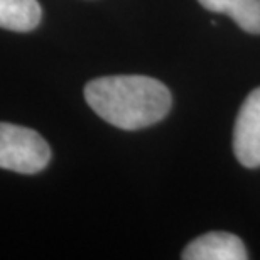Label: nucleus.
I'll list each match as a JSON object with an SVG mask.
<instances>
[{
  "label": "nucleus",
  "mask_w": 260,
  "mask_h": 260,
  "mask_svg": "<svg viewBox=\"0 0 260 260\" xmlns=\"http://www.w3.org/2000/svg\"><path fill=\"white\" fill-rule=\"evenodd\" d=\"M184 260H245L248 258L243 242L233 233L210 232L198 237L183 252Z\"/></svg>",
  "instance_id": "nucleus-4"
},
{
  "label": "nucleus",
  "mask_w": 260,
  "mask_h": 260,
  "mask_svg": "<svg viewBox=\"0 0 260 260\" xmlns=\"http://www.w3.org/2000/svg\"><path fill=\"white\" fill-rule=\"evenodd\" d=\"M43 17L38 0H0V27L29 32L36 29Z\"/></svg>",
  "instance_id": "nucleus-5"
},
{
  "label": "nucleus",
  "mask_w": 260,
  "mask_h": 260,
  "mask_svg": "<svg viewBox=\"0 0 260 260\" xmlns=\"http://www.w3.org/2000/svg\"><path fill=\"white\" fill-rule=\"evenodd\" d=\"M49 145L36 130L0 122V168L36 174L49 164Z\"/></svg>",
  "instance_id": "nucleus-2"
},
{
  "label": "nucleus",
  "mask_w": 260,
  "mask_h": 260,
  "mask_svg": "<svg viewBox=\"0 0 260 260\" xmlns=\"http://www.w3.org/2000/svg\"><path fill=\"white\" fill-rule=\"evenodd\" d=\"M233 152L245 168H260V88L245 98L233 128Z\"/></svg>",
  "instance_id": "nucleus-3"
},
{
  "label": "nucleus",
  "mask_w": 260,
  "mask_h": 260,
  "mask_svg": "<svg viewBox=\"0 0 260 260\" xmlns=\"http://www.w3.org/2000/svg\"><path fill=\"white\" fill-rule=\"evenodd\" d=\"M206 10L226 14L250 34H260V0H198Z\"/></svg>",
  "instance_id": "nucleus-6"
},
{
  "label": "nucleus",
  "mask_w": 260,
  "mask_h": 260,
  "mask_svg": "<svg viewBox=\"0 0 260 260\" xmlns=\"http://www.w3.org/2000/svg\"><path fill=\"white\" fill-rule=\"evenodd\" d=\"M85 100L98 117L122 130L154 125L168 115L173 103L168 86L140 75L91 80L85 86Z\"/></svg>",
  "instance_id": "nucleus-1"
}]
</instances>
